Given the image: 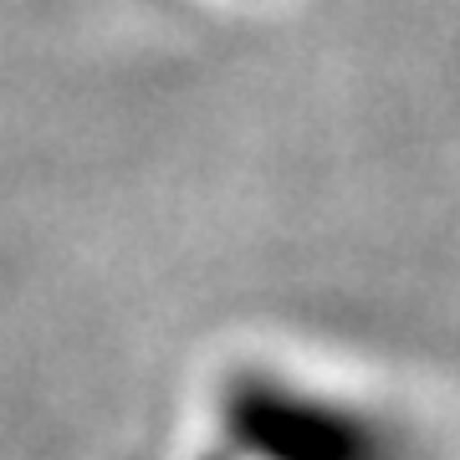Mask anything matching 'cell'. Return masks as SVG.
<instances>
[{"mask_svg": "<svg viewBox=\"0 0 460 460\" xmlns=\"http://www.w3.org/2000/svg\"><path fill=\"white\" fill-rule=\"evenodd\" d=\"M215 425L241 460H420L410 425L384 404L287 368H235Z\"/></svg>", "mask_w": 460, "mask_h": 460, "instance_id": "6da1fadb", "label": "cell"}]
</instances>
